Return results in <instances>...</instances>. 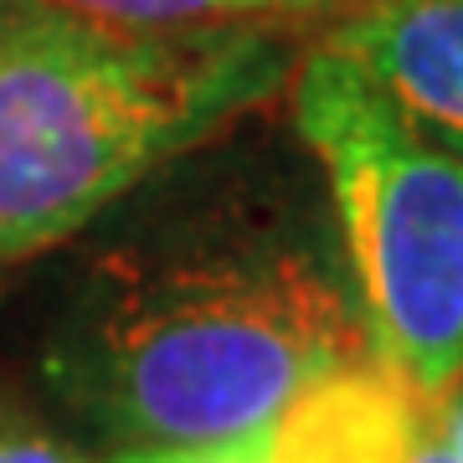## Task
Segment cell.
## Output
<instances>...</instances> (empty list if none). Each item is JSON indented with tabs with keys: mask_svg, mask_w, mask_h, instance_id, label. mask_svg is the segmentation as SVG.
I'll use <instances>...</instances> for the list:
<instances>
[{
	"mask_svg": "<svg viewBox=\"0 0 463 463\" xmlns=\"http://www.w3.org/2000/svg\"><path fill=\"white\" fill-rule=\"evenodd\" d=\"M371 355L330 248L237 212L118 222L72 268L36 365L93 438L201 448L263 432Z\"/></svg>",
	"mask_w": 463,
	"mask_h": 463,
	"instance_id": "1",
	"label": "cell"
},
{
	"mask_svg": "<svg viewBox=\"0 0 463 463\" xmlns=\"http://www.w3.org/2000/svg\"><path fill=\"white\" fill-rule=\"evenodd\" d=\"M294 57L283 21L118 26L0 0V263L93 227L273 99Z\"/></svg>",
	"mask_w": 463,
	"mask_h": 463,
	"instance_id": "2",
	"label": "cell"
},
{
	"mask_svg": "<svg viewBox=\"0 0 463 463\" xmlns=\"http://www.w3.org/2000/svg\"><path fill=\"white\" fill-rule=\"evenodd\" d=\"M294 124L330 181L371 361L443 402L463 376V155L325 42L294 72Z\"/></svg>",
	"mask_w": 463,
	"mask_h": 463,
	"instance_id": "3",
	"label": "cell"
},
{
	"mask_svg": "<svg viewBox=\"0 0 463 463\" xmlns=\"http://www.w3.org/2000/svg\"><path fill=\"white\" fill-rule=\"evenodd\" d=\"M335 47L422 139L463 155V0H355Z\"/></svg>",
	"mask_w": 463,
	"mask_h": 463,
	"instance_id": "4",
	"label": "cell"
},
{
	"mask_svg": "<svg viewBox=\"0 0 463 463\" xmlns=\"http://www.w3.org/2000/svg\"><path fill=\"white\" fill-rule=\"evenodd\" d=\"M428 407L381 361L340 365L304 386L263 432V463H412Z\"/></svg>",
	"mask_w": 463,
	"mask_h": 463,
	"instance_id": "5",
	"label": "cell"
},
{
	"mask_svg": "<svg viewBox=\"0 0 463 463\" xmlns=\"http://www.w3.org/2000/svg\"><path fill=\"white\" fill-rule=\"evenodd\" d=\"M118 26H212V21H294L330 16L325 0H47Z\"/></svg>",
	"mask_w": 463,
	"mask_h": 463,
	"instance_id": "6",
	"label": "cell"
},
{
	"mask_svg": "<svg viewBox=\"0 0 463 463\" xmlns=\"http://www.w3.org/2000/svg\"><path fill=\"white\" fill-rule=\"evenodd\" d=\"M0 463H83L62 438L42 432L16 412H0Z\"/></svg>",
	"mask_w": 463,
	"mask_h": 463,
	"instance_id": "7",
	"label": "cell"
},
{
	"mask_svg": "<svg viewBox=\"0 0 463 463\" xmlns=\"http://www.w3.org/2000/svg\"><path fill=\"white\" fill-rule=\"evenodd\" d=\"M103 463H263L258 432L237 443H201V448H124Z\"/></svg>",
	"mask_w": 463,
	"mask_h": 463,
	"instance_id": "8",
	"label": "cell"
},
{
	"mask_svg": "<svg viewBox=\"0 0 463 463\" xmlns=\"http://www.w3.org/2000/svg\"><path fill=\"white\" fill-rule=\"evenodd\" d=\"M412 463H463L458 443H453V432L443 428V417H438V422L428 417V432H422V443H417V458Z\"/></svg>",
	"mask_w": 463,
	"mask_h": 463,
	"instance_id": "9",
	"label": "cell"
},
{
	"mask_svg": "<svg viewBox=\"0 0 463 463\" xmlns=\"http://www.w3.org/2000/svg\"><path fill=\"white\" fill-rule=\"evenodd\" d=\"M325 5H330V16H340L345 5H355V0H325Z\"/></svg>",
	"mask_w": 463,
	"mask_h": 463,
	"instance_id": "10",
	"label": "cell"
},
{
	"mask_svg": "<svg viewBox=\"0 0 463 463\" xmlns=\"http://www.w3.org/2000/svg\"><path fill=\"white\" fill-rule=\"evenodd\" d=\"M0 273H5V263H0Z\"/></svg>",
	"mask_w": 463,
	"mask_h": 463,
	"instance_id": "11",
	"label": "cell"
}]
</instances>
